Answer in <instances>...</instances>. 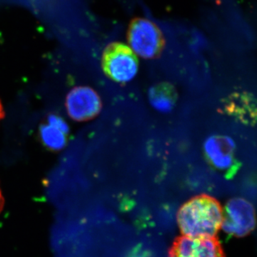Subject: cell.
Instances as JSON below:
<instances>
[{"label": "cell", "mask_w": 257, "mask_h": 257, "mask_svg": "<svg viewBox=\"0 0 257 257\" xmlns=\"http://www.w3.org/2000/svg\"><path fill=\"white\" fill-rule=\"evenodd\" d=\"M222 219L221 204L206 194L184 203L177 214L180 231L184 236L193 238L214 237L220 229Z\"/></svg>", "instance_id": "1"}, {"label": "cell", "mask_w": 257, "mask_h": 257, "mask_svg": "<svg viewBox=\"0 0 257 257\" xmlns=\"http://www.w3.org/2000/svg\"><path fill=\"white\" fill-rule=\"evenodd\" d=\"M130 48L140 57L153 59L161 55L165 47V39L156 24L146 18L133 19L127 30Z\"/></svg>", "instance_id": "2"}, {"label": "cell", "mask_w": 257, "mask_h": 257, "mask_svg": "<svg viewBox=\"0 0 257 257\" xmlns=\"http://www.w3.org/2000/svg\"><path fill=\"white\" fill-rule=\"evenodd\" d=\"M104 74L116 82H130L138 72V56L128 45L121 42L109 44L101 58Z\"/></svg>", "instance_id": "3"}, {"label": "cell", "mask_w": 257, "mask_h": 257, "mask_svg": "<svg viewBox=\"0 0 257 257\" xmlns=\"http://www.w3.org/2000/svg\"><path fill=\"white\" fill-rule=\"evenodd\" d=\"M254 226V209L251 203L242 198H234L227 202L221 226L226 234L242 237L249 234Z\"/></svg>", "instance_id": "4"}, {"label": "cell", "mask_w": 257, "mask_h": 257, "mask_svg": "<svg viewBox=\"0 0 257 257\" xmlns=\"http://www.w3.org/2000/svg\"><path fill=\"white\" fill-rule=\"evenodd\" d=\"M204 150L211 167L226 177H232L239 170L240 164L235 156V144L229 137H211L204 144Z\"/></svg>", "instance_id": "5"}, {"label": "cell", "mask_w": 257, "mask_h": 257, "mask_svg": "<svg viewBox=\"0 0 257 257\" xmlns=\"http://www.w3.org/2000/svg\"><path fill=\"white\" fill-rule=\"evenodd\" d=\"M66 108L72 119L83 121L95 117L100 112L101 101L97 93L89 87H77L66 99Z\"/></svg>", "instance_id": "6"}, {"label": "cell", "mask_w": 257, "mask_h": 257, "mask_svg": "<svg viewBox=\"0 0 257 257\" xmlns=\"http://www.w3.org/2000/svg\"><path fill=\"white\" fill-rule=\"evenodd\" d=\"M168 257H224L222 248L215 237L177 238L171 248Z\"/></svg>", "instance_id": "7"}, {"label": "cell", "mask_w": 257, "mask_h": 257, "mask_svg": "<svg viewBox=\"0 0 257 257\" xmlns=\"http://www.w3.org/2000/svg\"><path fill=\"white\" fill-rule=\"evenodd\" d=\"M225 109L246 124H252L256 120V105L251 94L236 93L228 98L225 103Z\"/></svg>", "instance_id": "8"}, {"label": "cell", "mask_w": 257, "mask_h": 257, "mask_svg": "<svg viewBox=\"0 0 257 257\" xmlns=\"http://www.w3.org/2000/svg\"><path fill=\"white\" fill-rule=\"evenodd\" d=\"M149 99L155 109L167 112L172 110L177 102V91L170 83H159L150 88Z\"/></svg>", "instance_id": "9"}, {"label": "cell", "mask_w": 257, "mask_h": 257, "mask_svg": "<svg viewBox=\"0 0 257 257\" xmlns=\"http://www.w3.org/2000/svg\"><path fill=\"white\" fill-rule=\"evenodd\" d=\"M67 125L64 121L52 116L50 124L42 128V138L44 143L52 149H60L66 143Z\"/></svg>", "instance_id": "10"}, {"label": "cell", "mask_w": 257, "mask_h": 257, "mask_svg": "<svg viewBox=\"0 0 257 257\" xmlns=\"http://www.w3.org/2000/svg\"><path fill=\"white\" fill-rule=\"evenodd\" d=\"M5 111L4 108H3V104H2L1 101H0V121L4 118Z\"/></svg>", "instance_id": "11"}, {"label": "cell", "mask_w": 257, "mask_h": 257, "mask_svg": "<svg viewBox=\"0 0 257 257\" xmlns=\"http://www.w3.org/2000/svg\"><path fill=\"white\" fill-rule=\"evenodd\" d=\"M4 205V199H3V194H2L1 189H0V211L3 209Z\"/></svg>", "instance_id": "12"}]
</instances>
